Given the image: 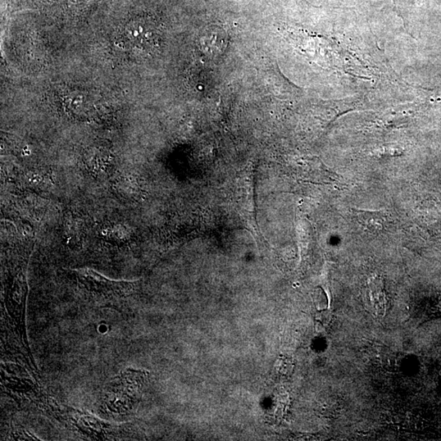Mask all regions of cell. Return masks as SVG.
<instances>
[{
  "label": "cell",
  "instance_id": "1",
  "mask_svg": "<svg viewBox=\"0 0 441 441\" xmlns=\"http://www.w3.org/2000/svg\"><path fill=\"white\" fill-rule=\"evenodd\" d=\"M71 272L80 287L91 297L100 301L128 298L136 287L135 281L109 279L90 268L71 270Z\"/></svg>",
  "mask_w": 441,
  "mask_h": 441
},
{
  "label": "cell",
  "instance_id": "4",
  "mask_svg": "<svg viewBox=\"0 0 441 441\" xmlns=\"http://www.w3.org/2000/svg\"><path fill=\"white\" fill-rule=\"evenodd\" d=\"M352 212L359 224L370 233H380L388 224V213L384 209H381V210L353 209Z\"/></svg>",
  "mask_w": 441,
  "mask_h": 441
},
{
  "label": "cell",
  "instance_id": "3",
  "mask_svg": "<svg viewBox=\"0 0 441 441\" xmlns=\"http://www.w3.org/2000/svg\"><path fill=\"white\" fill-rule=\"evenodd\" d=\"M367 285L372 312L377 317H384L388 307L384 280L374 275L368 280Z\"/></svg>",
  "mask_w": 441,
  "mask_h": 441
},
{
  "label": "cell",
  "instance_id": "2",
  "mask_svg": "<svg viewBox=\"0 0 441 441\" xmlns=\"http://www.w3.org/2000/svg\"><path fill=\"white\" fill-rule=\"evenodd\" d=\"M159 37L153 27L134 25L127 26L120 35V41L126 48L134 51L147 52L156 46Z\"/></svg>",
  "mask_w": 441,
  "mask_h": 441
},
{
  "label": "cell",
  "instance_id": "5",
  "mask_svg": "<svg viewBox=\"0 0 441 441\" xmlns=\"http://www.w3.org/2000/svg\"><path fill=\"white\" fill-rule=\"evenodd\" d=\"M314 303L318 312L326 311L329 307V299L322 289H317L314 294Z\"/></svg>",
  "mask_w": 441,
  "mask_h": 441
}]
</instances>
